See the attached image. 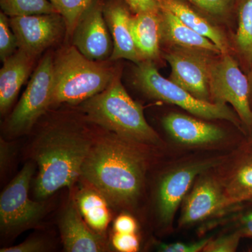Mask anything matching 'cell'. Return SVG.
<instances>
[{"mask_svg": "<svg viewBox=\"0 0 252 252\" xmlns=\"http://www.w3.org/2000/svg\"><path fill=\"white\" fill-rule=\"evenodd\" d=\"M251 81L252 83V71H251Z\"/></svg>", "mask_w": 252, "mask_h": 252, "instance_id": "36", "label": "cell"}, {"mask_svg": "<svg viewBox=\"0 0 252 252\" xmlns=\"http://www.w3.org/2000/svg\"><path fill=\"white\" fill-rule=\"evenodd\" d=\"M53 91L54 59L48 55L38 64L27 89L10 117V131L21 133L29 130L51 106Z\"/></svg>", "mask_w": 252, "mask_h": 252, "instance_id": "7", "label": "cell"}, {"mask_svg": "<svg viewBox=\"0 0 252 252\" xmlns=\"http://www.w3.org/2000/svg\"><path fill=\"white\" fill-rule=\"evenodd\" d=\"M223 192L229 207L252 200V161L239 167Z\"/></svg>", "mask_w": 252, "mask_h": 252, "instance_id": "23", "label": "cell"}, {"mask_svg": "<svg viewBox=\"0 0 252 252\" xmlns=\"http://www.w3.org/2000/svg\"><path fill=\"white\" fill-rule=\"evenodd\" d=\"M251 144H252V140Z\"/></svg>", "mask_w": 252, "mask_h": 252, "instance_id": "37", "label": "cell"}, {"mask_svg": "<svg viewBox=\"0 0 252 252\" xmlns=\"http://www.w3.org/2000/svg\"><path fill=\"white\" fill-rule=\"evenodd\" d=\"M134 80L137 87L152 98L175 104L196 117L225 120L241 128L243 123L226 104L197 98L170 79L162 77L154 61H144L137 64L134 70Z\"/></svg>", "mask_w": 252, "mask_h": 252, "instance_id": "5", "label": "cell"}, {"mask_svg": "<svg viewBox=\"0 0 252 252\" xmlns=\"http://www.w3.org/2000/svg\"><path fill=\"white\" fill-rule=\"evenodd\" d=\"M130 28L142 61H155L160 57L161 42L160 11L132 14Z\"/></svg>", "mask_w": 252, "mask_h": 252, "instance_id": "20", "label": "cell"}, {"mask_svg": "<svg viewBox=\"0 0 252 252\" xmlns=\"http://www.w3.org/2000/svg\"><path fill=\"white\" fill-rule=\"evenodd\" d=\"M161 42L170 47L199 50L214 55L221 52L212 41L181 21L168 10L160 8Z\"/></svg>", "mask_w": 252, "mask_h": 252, "instance_id": "18", "label": "cell"}, {"mask_svg": "<svg viewBox=\"0 0 252 252\" xmlns=\"http://www.w3.org/2000/svg\"><path fill=\"white\" fill-rule=\"evenodd\" d=\"M112 245L117 251L136 252L140 248L138 237L135 233H120L114 232Z\"/></svg>", "mask_w": 252, "mask_h": 252, "instance_id": "29", "label": "cell"}, {"mask_svg": "<svg viewBox=\"0 0 252 252\" xmlns=\"http://www.w3.org/2000/svg\"><path fill=\"white\" fill-rule=\"evenodd\" d=\"M210 238H205L193 243H175L160 244L158 250L162 252H203Z\"/></svg>", "mask_w": 252, "mask_h": 252, "instance_id": "30", "label": "cell"}, {"mask_svg": "<svg viewBox=\"0 0 252 252\" xmlns=\"http://www.w3.org/2000/svg\"><path fill=\"white\" fill-rule=\"evenodd\" d=\"M81 109L91 122L116 135L136 142L159 144L160 137L149 125L140 104L131 98L117 71L108 87L81 102Z\"/></svg>", "mask_w": 252, "mask_h": 252, "instance_id": "3", "label": "cell"}, {"mask_svg": "<svg viewBox=\"0 0 252 252\" xmlns=\"http://www.w3.org/2000/svg\"><path fill=\"white\" fill-rule=\"evenodd\" d=\"M203 14L210 17L223 19L236 9L238 0H185Z\"/></svg>", "mask_w": 252, "mask_h": 252, "instance_id": "26", "label": "cell"}, {"mask_svg": "<svg viewBox=\"0 0 252 252\" xmlns=\"http://www.w3.org/2000/svg\"><path fill=\"white\" fill-rule=\"evenodd\" d=\"M210 93L215 103L233 106L243 125L252 130L250 84L229 53L212 58L210 67Z\"/></svg>", "mask_w": 252, "mask_h": 252, "instance_id": "6", "label": "cell"}, {"mask_svg": "<svg viewBox=\"0 0 252 252\" xmlns=\"http://www.w3.org/2000/svg\"><path fill=\"white\" fill-rule=\"evenodd\" d=\"M104 16L112 35L113 51L109 61L126 59L142 62L130 28L132 11L122 0H104Z\"/></svg>", "mask_w": 252, "mask_h": 252, "instance_id": "13", "label": "cell"}, {"mask_svg": "<svg viewBox=\"0 0 252 252\" xmlns=\"http://www.w3.org/2000/svg\"><path fill=\"white\" fill-rule=\"evenodd\" d=\"M92 144L81 132L65 127L51 129L42 134L33 152L39 167L36 196L44 199L64 187L70 189L80 177Z\"/></svg>", "mask_w": 252, "mask_h": 252, "instance_id": "2", "label": "cell"}, {"mask_svg": "<svg viewBox=\"0 0 252 252\" xmlns=\"http://www.w3.org/2000/svg\"><path fill=\"white\" fill-rule=\"evenodd\" d=\"M10 152L9 146L6 145V142L1 140V167L6 166V162L9 158Z\"/></svg>", "mask_w": 252, "mask_h": 252, "instance_id": "35", "label": "cell"}, {"mask_svg": "<svg viewBox=\"0 0 252 252\" xmlns=\"http://www.w3.org/2000/svg\"><path fill=\"white\" fill-rule=\"evenodd\" d=\"M162 124L174 140L185 145H206L225 137L224 131L218 126L179 113H170Z\"/></svg>", "mask_w": 252, "mask_h": 252, "instance_id": "15", "label": "cell"}, {"mask_svg": "<svg viewBox=\"0 0 252 252\" xmlns=\"http://www.w3.org/2000/svg\"><path fill=\"white\" fill-rule=\"evenodd\" d=\"M18 49L17 39L11 29L9 17L1 11L0 13V58L4 61L16 52Z\"/></svg>", "mask_w": 252, "mask_h": 252, "instance_id": "27", "label": "cell"}, {"mask_svg": "<svg viewBox=\"0 0 252 252\" xmlns=\"http://www.w3.org/2000/svg\"><path fill=\"white\" fill-rule=\"evenodd\" d=\"M117 72L88 59L74 46L62 50L54 60L51 105L84 102L108 87Z\"/></svg>", "mask_w": 252, "mask_h": 252, "instance_id": "4", "label": "cell"}, {"mask_svg": "<svg viewBox=\"0 0 252 252\" xmlns=\"http://www.w3.org/2000/svg\"><path fill=\"white\" fill-rule=\"evenodd\" d=\"M114 229L116 233H135L137 223L133 217L128 215H121L114 221Z\"/></svg>", "mask_w": 252, "mask_h": 252, "instance_id": "33", "label": "cell"}, {"mask_svg": "<svg viewBox=\"0 0 252 252\" xmlns=\"http://www.w3.org/2000/svg\"><path fill=\"white\" fill-rule=\"evenodd\" d=\"M9 23L18 49L35 58L52 45L65 28L59 13L9 17Z\"/></svg>", "mask_w": 252, "mask_h": 252, "instance_id": "11", "label": "cell"}, {"mask_svg": "<svg viewBox=\"0 0 252 252\" xmlns=\"http://www.w3.org/2000/svg\"><path fill=\"white\" fill-rule=\"evenodd\" d=\"M159 7L168 10L181 21L212 41L221 54L229 53V44L224 33L212 24L205 14L185 0H157Z\"/></svg>", "mask_w": 252, "mask_h": 252, "instance_id": "19", "label": "cell"}, {"mask_svg": "<svg viewBox=\"0 0 252 252\" xmlns=\"http://www.w3.org/2000/svg\"><path fill=\"white\" fill-rule=\"evenodd\" d=\"M235 11L238 21L235 44L245 61L252 64V0H238Z\"/></svg>", "mask_w": 252, "mask_h": 252, "instance_id": "22", "label": "cell"}, {"mask_svg": "<svg viewBox=\"0 0 252 252\" xmlns=\"http://www.w3.org/2000/svg\"><path fill=\"white\" fill-rule=\"evenodd\" d=\"M46 250L44 241L39 239L32 238L26 240L24 243L11 247V248L1 249V252H40Z\"/></svg>", "mask_w": 252, "mask_h": 252, "instance_id": "31", "label": "cell"}, {"mask_svg": "<svg viewBox=\"0 0 252 252\" xmlns=\"http://www.w3.org/2000/svg\"><path fill=\"white\" fill-rule=\"evenodd\" d=\"M0 6L9 17L58 13L49 0H0Z\"/></svg>", "mask_w": 252, "mask_h": 252, "instance_id": "24", "label": "cell"}, {"mask_svg": "<svg viewBox=\"0 0 252 252\" xmlns=\"http://www.w3.org/2000/svg\"><path fill=\"white\" fill-rule=\"evenodd\" d=\"M64 249L69 252L105 251L103 238L81 220L77 207L71 204L63 213L60 223Z\"/></svg>", "mask_w": 252, "mask_h": 252, "instance_id": "16", "label": "cell"}, {"mask_svg": "<svg viewBox=\"0 0 252 252\" xmlns=\"http://www.w3.org/2000/svg\"><path fill=\"white\" fill-rule=\"evenodd\" d=\"M132 11V14L137 13L158 12L160 11L157 0H122Z\"/></svg>", "mask_w": 252, "mask_h": 252, "instance_id": "32", "label": "cell"}, {"mask_svg": "<svg viewBox=\"0 0 252 252\" xmlns=\"http://www.w3.org/2000/svg\"><path fill=\"white\" fill-rule=\"evenodd\" d=\"M243 238L240 230L224 235L213 240L210 238L208 243L205 245L204 252H234L236 251L240 243V239Z\"/></svg>", "mask_w": 252, "mask_h": 252, "instance_id": "28", "label": "cell"}, {"mask_svg": "<svg viewBox=\"0 0 252 252\" xmlns=\"http://www.w3.org/2000/svg\"><path fill=\"white\" fill-rule=\"evenodd\" d=\"M104 0H94L78 21L72 34L73 46L91 61L110 59L113 41L104 16Z\"/></svg>", "mask_w": 252, "mask_h": 252, "instance_id": "10", "label": "cell"}, {"mask_svg": "<svg viewBox=\"0 0 252 252\" xmlns=\"http://www.w3.org/2000/svg\"><path fill=\"white\" fill-rule=\"evenodd\" d=\"M212 55L199 50L170 47L163 54L171 67L169 79L197 98L211 102L210 67Z\"/></svg>", "mask_w": 252, "mask_h": 252, "instance_id": "9", "label": "cell"}, {"mask_svg": "<svg viewBox=\"0 0 252 252\" xmlns=\"http://www.w3.org/2000/svg\"><path fill=\"white\" fill-rule=\"evenodd\" d=\"M62 16L68 36H72L79 18L94 0H49Z\"/></svg>", "mask_w": 252, "mask_h": 252, "instance_id": "25", "label": "cell"}, {"mask_svg": "<svg viewBox=\"0 0 252 252\" xmlns=\"http://www.w3.org/2000/svg\"><path fill=\"white\" fill-rule=\"evenodd\" d=\"M77 207L88 225L97 233H102L108 226L111 215L107 200L92 189H84L77 196Z\"/></svg>", "mask_w": 252, "mask_h": 252, "instance_id": "21", "label": "cell"}, {"mask_svg": "<svg viewBox=\"0 0 252 252\" xmlns=\"http://www.w3.org/2000/svg\"><path fill=\"white\" fill-rule=\"evenodd\" d=\"M240 232L244 237L252 238V212L244 215L240 220Z\"/></svg>", "mask_w": 252, "mask_h": 252, "instance_id": "34", "label": "cell"}, {"mask_svg": "<svg viewBox=\"0 0 252 252\" xmlns=\"http://www.w3.org/2000/svg\"><path fill=\"white\" fill-rule=\"evenodd\" d=\"M36 58L18 49L3 61L0 69V110L4 114L12 105L31 74Z\"/></svg>", "mask_w": 252, "mask_h": 252, "instance_id": "17", "label": "cell"}, {"mask_svg": "<svg viewBox=\"0 0 252 252\" xmlns=\"http://www.w3.org/2000/svg\"><path fill=\"white\" fill-rule=\"evenodd\" d=\"M133 143L114 133L99 137L81 167L80 177L115 206H132L143 188L146 158Z\"/></svg>", "mask_w": 252, "mask_h": 252, "instance_id": "1", "label": "cell"}, {"mask_svg": "<svg viewBox=\"0 0 252 252\" xmlns=\"http://www.w3.org/2000/svg\"><path fill=\"white\" fill-rule=\"evenodd\" d=\"M228 207L224 192L216 181L203 179L186 197L180 226L202 221Z\"/></svg>", "mask_w": 252, "mask_h": 252, "instance_id": "14", "label": "cell"}, {"mask_svg": "<svg viewBox=\"0 0 252 252\" xmlns=\"http://www.w3.org/2000/svg\"><path fill=\"white\" fill-rule=\"evenodd\" d=\"M217 163L218 160L193 162L176 168L162 177L158 192V210L162 223H171L197 176Z\"/></svg>", "mask_w": 252, "mask_h": 252, "instance_id": "12", "label": "cell"}, {"mask_svg": "<svg viewBox=\"0 0 252 252\" xmlns=\"http://www.w3.org/2000/svg\"><path fill=\"white\" fill-rule=\"evenodd\" d=\"M34 172L32 164H26L1 193L0 223L3 230L19 229L35 223L42 217L44 205L32 201L28 197Z\"/></svg>", "mask_w": 252, "mask_h": 252, "instance_id": "8", "label": "cell"}]
</instances>
